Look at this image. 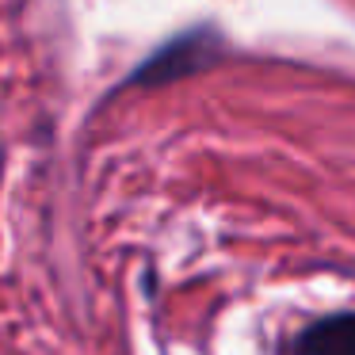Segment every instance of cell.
<instances>
[{
  "instance_id": "obj_1",
  "label": "cell",
  "mask_w": 355,
  "mask_h": 355,
  "mask_svg": "<svg viewBox=\"0 0 355 355\" xmlns=\"http://www.w3.org/2000/svg\"><path fill=\"white\" fill-rule=\"evenodd\" d=\"M298 355H355V313L309 324L298 336Z\"/></svg>"
}]
</instances>
